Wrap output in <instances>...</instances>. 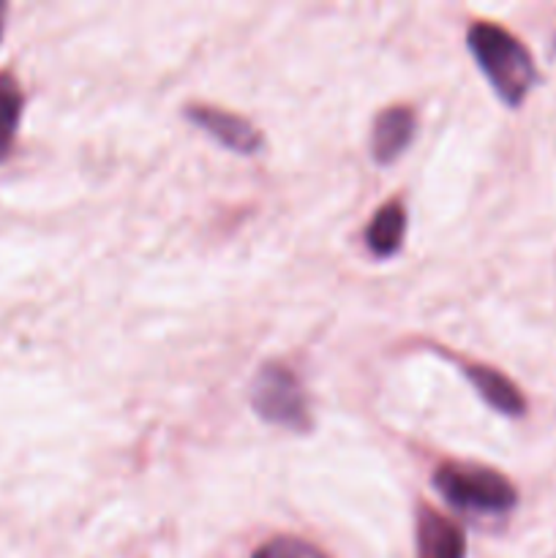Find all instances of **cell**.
<instances>
[{
  "label": "cell",
  "mask_w": 556,
  "mask_h": 558,
  "mask_svg": "<svg viewBox=\"0 0 556 558\" xmlns=\"http://www.w3.org/2000/svg\"><path fill=\"white\" fill-rule=\"evenodd\" d=\"M414 136V112L409 107H390L376 118L371 134V150L379 163H390L401 156Z\"/></svg>",
  "instance_id": "cell-6"
},
{
  "label": "cell",
  "mask_w": 556,
  "mask_h": 558,
  "mask_svg": "<svg viewBox=\"0 0 556 558\" xmlns=\"http://www.w3.org/2000/svg\"><path fill=\"white\" fill-rule=\"evenodd\" d=\"M0 11H3V3H0Z\"/></svg>",
  "instance_id": "cell-11"
},
{
  "label": "cell",
  "mask_w": 556,
  "mask_h": 558,
  "mask_svg": "<svg viewBox=\"0 0 556 558\" xmlns=\"http://www.w3.org/2000/svg\"><path fill=\"white\" fill-rule=\"evenodd\" d=\"M467 537L461 529L431 507L418 512V558H463Z\"/></svg>",
  "instance_id": "cell-5"
},
{
  "label": "cell",
  "mask_w": 556,
  "mask_h": 558,
  "mask_svg": "<svg viewBox=\"0 0 556 558\" xmlns=\"http://www.w3.org/2000/svg\"><path fill=\"white\" fill-rule=\"evenodd\" d=\"M251 403L256 414L267 423L283 425V428H309V401L294 379V374L283 365H265L256 374L254 387H251Z\"/></svg>",
  "instance_id": "cell-3"
},
{
  "label": "cell",
  "mask_w": 556,
  "mask_h": 558,
  "mask_svg": "<svg viewBox=\"0 0 556 558\" xmlns=\"http://www.w3.org/2000/svg\"><path fill=\"white\" fill-rule=\"evenodd\" d=\"M467 44L501 101L518 107L537 82V71L527 47L494 22H474L467 33Z\"/></svg>",
  "instance_id": "cell-1"
},
{
  "label": "cell",
  "mask_w": 556,
  "mask_h": 558,
  "mask_svg": "<svg viewBox=\"0 0 556 558\" xmlns=\"http://www.w3.org/2000/svg\"><path fill=\"white\" fill-rule=\"evenodd\" d=\"M251 558H327L319 548L298 537H276L262 545Z\"/></svg>",
  "instance_id": "cell-10"
},
{
  "label": "cell",
  "mask_w": 556,
  "mask_h": 558,
  "mask_svg": "<svg viewBox=\"0 0 556 558\" xmlns=\"http://www.w3.org/2000/svg\"><path fill=\"white\" fill-rule=\"evenodd\" d=\"M463 374H467V379L478 387L483 401L488 403V407H494L496 412L507 414V417H521V414L527 412V401H523L521 390L496 368L469 363L463 365Z\"/></svg>",
  "instance_id": "cell-7"
},
{
  "label": "cell",
  "mask_w": 556,
  "mask_h": 558,
  "mask_svg": "<svg viewBox=\"0 0 556 558\" xmlns=\"http://www.w3.org/2000/svg\"><path fill=\"white\" fill-rule=\"evenodd\" d=\"M185 114H189L196 125H202L207 134L216 136L221 145L232 147V150L249 156V153H256L262 147V134L249 123V120L240 118V114L227 112V109L221 107H202V104L189 107Z\"/></svg>",
  "instance_id": "cell-4"
},
{
  "label": "cell",
  "mask_w": 556,
  "mask_h": 558,
  "mask_svg": "<svg viewBox=\"0 0 556 558\" xmlns=\"http://www.w3.org/2000/svg\"><path fill=\"white\" fill-rule=\"evenodd\" d=\"M434 485L452 507L480 515H499L516 507L518 494L505 474L480 463H442Z\"/></svg>",
  "instance_id": "cell-2"
},
{
  "label": "cell",
  "mask_w": 556,
  "mask_h": 558,
  "mask_svg": "<svg viewBox=\"0 0 556 558\" xmlns=\"http://www.w3.org/2000/svg\"><path fill=\"white\" fill-rule=\"evenodd\" d=\"M403 232H407V213L401 202H387L376 210L374 221L365 229V243L376 256H392L401 248Z\"/></svg>",
  "instance_id": "cell-8"
},
{
  "label": "cell",
  "mask_w": 556,
  "mask_h": 558,
  "mask_svg": "<svg viewBox=\"0 0 556 558\" xmlns=\"http://www.w3.org/2000/svg\"><path fill=\"white\" fill-rule=\"evenodd\" d=\"M22 118V90L11 74H0V161H5L14 145L16 125Z\"/></svg>",
  "instance_id": "cell-9"
}]
</instances>
